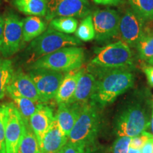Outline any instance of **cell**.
<instances>
[{"label":"cell","instance_id":"13","mask_svg":"<svg viewBox=\"0 0 153 153\" xmlns=\"http://www.w3.org/2000/svg\"><path fill=\"white\" fill-rule=\"evenodd\" d=\"M9 96H21L37 103H41L35 84L28 74L21 69L14 71L12 79L7 89Z\"/></svg>","mask_w":153,"mask_h":153},{"label":"cell","instance_id":"38","mask_svg":"<svg viewBox=\"0 0 153 153\" xmlns=\"http://www.w3.org/2000/svg\"><path fill=\"white\" fill-rule=\"evenodd\" d=\"M148 64L150 65L153 66V57H151L150 59H149V60H148Z\"/></svg>","mask_w":153,"mask_h":153},{"label":"cell","instance_id":"19","mask_svg":"<svg viewBox=\"0 0 153 153\" xmlns=\"http://www.w3.org/2000/svg\"><path fill=\"white\" fill-rule=\"evenodd\" d=\"M48 24L41 17L29 16L24 19L23 42H31L47 30Z\"/></svg>","mask_w":153,"mask_h":153},{"label":"cell","instance_id":"39","mask_svg":"<svg viewBox=\"0 0 153 153\" xmlns=\"http://www.w3.org/2000/svg\"><path fill=\"white\" fill-rule=\"evenodd\" d=\"M45 153H60V151H59V152H45Z\"/></svg>","mask_w":153,"mask_h":153},{"label":"cell","instance_id":"8","mask_svg":"<svg viewBox=\"0 0 153 153\" xmlns=\"http://www.w3.org/2000/svg\"><path fill=\"white\" fill-rule=\"evenodd\" d=\"M28 75L35 84L41 103L55 99L65 74L63 72L47 69H30Z\"/></svg>","mask_w":153,"mask_h":153},{"label":"cell","instance_id":"6","mask_svg":"<svg viewBox=\"0 0 153 153\" xmlns=\"http://www.w3.org/2000/svg\"><path fill=\"white\" fill-rule=\"evenodd\" d=\"M133 64L131 48L120 40L101 48L90 65L102 68H131Z\"/></svg>","mask_w":153,"mask_h":153},{"label":"cell","instance_id":"35","mask_svg":"<svg viewBox=\"0 0 153 153\" xmlns=\"http://www.w3.org/2000/svg\"><path fill=\"white\" fill-rule=\"evenodd\" d=\"M4 25V17L0 16V50L3 43V31Z\"/></svg>","mask_w":153,"mask_h":153},{"label":"cell","instance_id":"23","mask_svg":"<svg viewBox=\"0 0 153 153\" xmlns=\"http://www.w3.org/2000/svg\"><path fill=\"white\" fill-rule=\"evenodd\" d=\"M17 153H43L37 137L29 126L26 125L24 136Z\"/></svg>","mask_w":153,"mask_h":153},{"label":"cell","instance_id":"36","mask_svg":"<svg viewBox=\"0 0 153 153\" xmlns=\"http://www.w3.org/2000/svg\"><path fill=\"white\" fill-rule=\"evenodd\" d=\"M128 153H141V150H138V149H135L133 148H131V147H129L128 152Z\"/></svg>","mask_w":153,"mask_h":153},{"label":"cell","instance_id":"33","mask_svg":"<svg viewBox=\"0 0 153 153\" xmlns=\"http://www.w3.org/2000/svg\"><path fill=\"white\" fill-rule=\"evenodd\" d=\"M140 150L141 153H153V137L147 141Z\"/></svg>","mask_w":153,"mask_h":153},{"label":"cell","instance_id":"2","mask_svg":"<svg viewBox=\"0 0 153 153\" xmlns=\"http://www.w3.org/2000/svg\"><path fill=\"white\" fill-rule=\"evenodd\" d=\"M80 45H82V41L76 37L49 28L30 42L25 50V62L30 65L41 57L63 48L79 46Z\"/></svg>","mask_w":153,"mask_h":153},{"label":"cell","instance_id":"22","mask_svg":"<svg viewBox=\"0 0 153 153\" xmlns=\"http://www.w3.org/2000/svg\"><path fill=\"white\" fill-rule=\"evenodd\" d=\"M9 97L14 101V104L16 105L25 124L26 126H29L30 118L37 109L38 104L41 103L35 102L29 99L21 96L12 95Z\"/></svg>","mask_w":153,"mask_h":153},{"label":"cell","instance_id":"37","mask_svg":"<svg viewBox=\"0 0 153 153\" xmlns=\"http://www.w3.org/2000/svg\"><path fill=\"white\" fill-rule=\"evenodd\" d=\"M150 126H151V130H152V135H153V101L152 102V118H151V120H150Z\"/></svg>","mask_w":153,"mask_h":153},{"label":"cell","instance_id":"31","mask_svg":"<svg viewBox=\"0 0 153 153\" xmlns=\"http://www.w3.org/2000/svg\"><path fill=\"white\" fill-rule=\"evenodd\" d=\"M90 150L82 146L68 142L60 150V153H89Z\"/></svg>","mask_w":153,"mask_h":153},{"label":"cell","instance_id":"21","mask_svg":"<svg viewBox=\"0 0 153 153\" xmlns=\"http://www.w3.org/2000/svg\"><path fill=\"white\" fill-rule=\"evenodd\" d=\"M16 9L27 16L45 17L47 13L48 0H12Z\"/></svg>","mask_w":153,"mask_h":153},{"label":"cell","instance_id":"25","mask_svg":"<svg viewBox=\"0 0 153 153\" xmlns=\"http://www.w3.org/2000/svg\"><path fill=\"white\" fill-rule=\"evenodd\" d=\"M77 25V19L74 17H57L50 22L49 28L60 33L70 35L75 33Z\"/></svg>","mask_w":153,"mask_h":153},{"label":"cell","instance_id":"24","mask_svg":"<svg viewBox=\"0 0 153 153\" xmlns=\"http://www.w3.org/2000/svg\"><path fill=\"white\" fill-rule=\"evenodd\" d=\"M14 72L13 62L7 58H0V100L4 97Z\"/></svg>","mask_w":153,"mask_h":153},{"label":"cell","instance_id":"18","mask_svg":"<svg viewBox=\"0 0 153 153\" xmlns=\"http://www.w3.org/2000/svg\"><path fill=\"white\" fill-rule=\"evenodd\" d=\"M68 136H66L61 131L55 118L51 128L48 130L42 140L41 144L42 152H59L68 143Z\"/></svg>","mask_w":153,"mask_h":153},{"label":"cell","instance_id":"10","mask_svg":"<svg viewBox=\"0 0 153 153\" xmlns=\"http://www.w3.org/2000/svg\"><path fill=\"white\" fill-rule=\"evenodd\" d=\"M91 8L87 0H48L47 22L57 17L69 16L85 18L90 14Z\"/></svg>","mask_w":153,"mask_h":153},{"label":"cell","instance_id":"16","mask_svg":"<svg viewBox=\"0 0 153 153\" xmlns=\"http://www.w3.org/2000/svg\"><path fill=\"white\" fill-rule=\"evenodd\" d=\"M85 69L79 68L68 72L64 75L55 99L58 104L70 103L75 91L77 82Z\"/></svg>","mask_w":153,"mask_h":153},{"label":"cell","instance_id":"20","mask_svg":"<svg viewBox=\"0 0 153 153\" xmlns=\"http://www.w3.org/2000/svg\"><path fill=\"white\" fill-rule=\"evenodd\" d=\"M140 58L148 61L153 57V20L145 22L136 46Z\"/></svg>","mask_w":153,"mask_h":153},{"label":"cell","instance_id":"34","mask_svg":"<svg viewBox=\"0 0 153 153\" xmlns=\"http://www.w3.org/2000/svg\"><path fill=\"white\" fill-rule=\"evenodd\" d=\"M95 4L102 5H117L121 2L122 0H93Z\"/></svg>","mask_w":153,"mask_h":153},{"label":"cell","instance_id":"29","mask_svg":"<svg viewBox=\"0 0 153 153\" xmlns=\"http://www.w3.org/2000/svg\"><path fill=\"white\" fill-rule=\"evenodd\" d=\"M132 137L119 136L112 147V153H128Z\"/></svg>","mask_w":153,"mask_h":153},{"label":"cell","instance_id":"26","mask_svg":"<svg viewBox=\"0 0 153 153\" xmlns=\"http://www.w3.org/2000/svg\"><path fill=\"white\" fill-rule=\"evenodd\" d=\"M131 9L145 22L153 20V0H128Z\"/></svg>","mask_w":153,"mask_h":153},{"label":"cell","instance_id":"17","mask_svg":"<svg viewBox=\"0 0 153 153\" xmlns=\"http://www.w3.org/2000/svg\"><path fill=\"white\" fill-rule=\"evenodd\" d=\"M96 82L95 76L85 70L78 80L74 96L70 103L84 105L89 102L94 92Z\"/></svg>","mask_w":153,"mask_h":153},{"label":"cell","instance_id":"28","mask_svg":"<svg viewBox=\"0 0 153 153\" xmlns=\"http://www.w3.org/2000/svg\"><path fill=\"white\" fill-rule=\"evenodd\" d=\"M6 118H7V103L0 104V153L6 152Z\"/></svg>","mask_w":153,"mask_h":153},{"label":"cell","instance_id":"32","mask_svg":"<svg viewBox=\"0 0 153 153\" xmlns=\"http://www.w3.org/2000/svg\"><path fill=\"white\" fill-rule=\"evenodd\" d=\"M143 72L146 76L147 79L150 87H153V66H145L143 67Z\"/></svg>","mask_w":153,"mask_h":153},{"label":"cell","instance_id":"5","mask_svg":"<svg viewBox=\"0 0 153 153\" xmlns=\"http://www.w3.org/2000/svg\"><path fill=\"white\" fill-rule=\"evenodd\" d=\"M150 126L146 108L139 103H133L120 112L116 120V130L118 136L133 137L145 132Z\"/></svg>","mask_w":153,"mask_h":153},{"label":"cell","instance_id":"1","mask_svg":"<svg viewBox=\"0 0 153 153\" xmlns=\"http://www.w3.org/2000/svg\"><path fill=\"white\" fill-rule=\"evenodd\" d=\"M87 71L97 81L90 101L99 107L111 104L133 86L134 76L129 68H102L89 65Z\"/></svg>","mask_w":153,"mask_h":153},{"label":"cell","instance_id":"3","mask_svg":"<svg viewBox=\"0 0 153 153\" xmlns=\"http://www.w3.org/2000/svg\"><path fill=\"white\" fill-rule=\"evenodd\" d=\"M99 106L89 101L82 106L81 112L68 135V142L90 150L99 131Z\"/></svg>","mask_w":153,"mask_h":153},{"label":"cell","instance_id":"4","mask_svg":"<svg viewBox=\"0 0 153 153\" xmlns=\"http://www.w3.org/2000/svg\"><path fill=\"white\" fill-rule=\"evenodd\" d=\"M84 61V48L78 46L65 47L39 58L28 66V70L41 68L68 72L81 68Z\"/></svg>","mask_w":153,"mask_h":153},{"label":"cell","instance_id":"9","mask_svg":"<svg viewBox=\"0 0 153 153\" xmlns=\"http://www.w3.org/2000/svg\"><path fill=\"white\" fill-rule=\"evenodd\" d=\"M92 20L97 41L104 43L118 36L120 16L116 11L111 9H98L93 14Z\"/></svg>","mask_w":153,"mask_h":153},{"label":"cell","instance_id":"12","mask_svg":"<svg viewBox=\"0 0 153 153\" xmlns=\"http://www.w3.org/2000/svg\"><path fill=\"white\" fill-rule=\"evenodd\" d=\"M145 20L131 9H126L120 16L119 35L130 47H135L143 33Z\"/></svg>","mask_w":153,"mask_h":153},{"label":"cell","instance_id":"11","mask_svg":"<svg viewBox=\"0 0 153 153\" xmlns=\"http://www.w3.org/2000/svg\"><path fill=\"white\" fill-rule=\"evenodd\" d=\"M25 124L14 102L7 103L6 118V152L17 153L24 136Z\"/></svg>","mask_w":153,"mask_h":153},{"label":"cell","instance_id":"15","mask_svg":"<svg viewBox=\"0 0 153 153\" xmlns=\"http://www.w3.org/2000/svg\"><path fill=\"white\" fill-rule=\"evenodd\" d=\"M56 116H55L62 133L68 136L79 117L83 105L76 103H65L58 104Z\"/></svg>","mask_w":153,"mask_h":153},{"label":"cell","instance_id":"14","mask_svg":"<svg viewBox=\"0 0 153 153\" xmlns=\"http://www.w3.org/2000/svg\"><path fill=\"white\" fill-rule=\"evenodd\" d=\"M54 120L55 116L52 108L44 103L38 104L37 109L30 118L29 126L37 137L40 146Z\"/></svg>","mask_w":153,"mask_h":153},{"label":"cell","instance_id":"7","mask_svg":"<svg viewBox=\"0 0 153 153\" xmlns=\"http://www.w3.org/2000/svg\"><path fill=\"white\" fill-rule=\"evenodd\" d=\"M23 24L24 19L14 11H7L4 17L3 43L0 50L5 58L13 56L20 51L23 41Z\"/></svg>","mask_w":153,"mask_h":153},{"label":"cell","instance_id":"30","mask_svg":"<svg viewBox=\"0 0 153 153\" xmlns=\"http://www.w3.org/2000/svg\"><path fill=\"white\" fill-rule=\"evenodd\" d=\"M151 137H153V135H152V134L149 133L146 131L143 132V133L140 134L139 135L132 137L131 143H130V147L141 150L147 141Z\"/></svg>","mask_w":153,"mask_h":153},{"label":"cell","instance_id":"27","mask_svg":"<svg viewBox=\"0 0 153 153\" xmlns=\"http://www.w3.org/2000/svg\"><path fill=\"white\" fill-rule=\"evenodd\" d=\"M76 37L81 41L89 42L95 38L92 15L89 14L82 21L75 32Z\"/></svg>","mask_w":153,"mask_h":153}]
</instances>
